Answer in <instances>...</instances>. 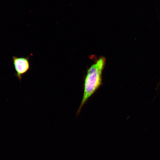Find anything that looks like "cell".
<instances>
[{
  "instance_id": "7a4b0ae2",
  "label": "cell",
  "mask_w": 160,
  "mask_h": 160,
  "mask_svg": "<svg viewBox=\"0 0 160 160\" xmlns=\"http://www.w3.org/2000/svg\"><path fill=\"white\" fill-rule=\"evenodd\" d=\"M29 59V57H12L13 64L16 71L15 75L20 82L23 76L31 69Z\"/></svg>"
},
{
  "instance_id": "6da1fadb",
  "label": "cell",
  "mask_w": 160,
  "mask_h": 160,
  "mask_svg": "<svg viewBox=\"0 0 160 160\" xmlns=\"http://www.w3.org/2000/svg\"><path fill=\"white\" fill-rule=\"evenodd\" d=\"M106 59L100 57L88 69L84 85V93L81 105L78 113H79L83 106L89 98L94 93L102 84V75L105 67Z\"/></svg>"
}]
</instances>
